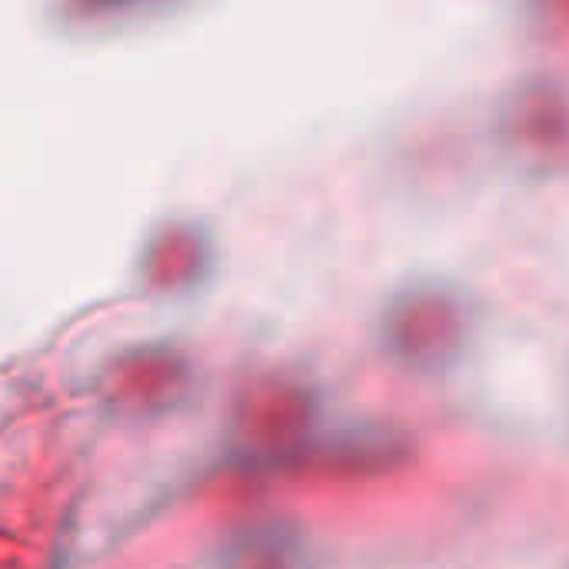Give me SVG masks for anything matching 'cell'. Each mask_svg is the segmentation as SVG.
<instances>
[{
  "instance_id": "obj_3",
  "label": "cell",
  "mask_w": 569,
  "mask_h": 569,
  "mask_svg": "<svg viewBox=\"0 0 569 569\" xmlns=\"http://www.w3.org/2000/svg\"><path fill=\"white\" fill-rule=\"evenodd\" d=\"M217 569H317V560L300 530L280 520H263L230 537Z\"/></svg>"
},
{
  "instance_id": "obj_4",
  "label": "cell",
  "mask_w": 569,
  "mask_h": 569,
  "mask_svg": "<svg viewBox=\"0 0 569 569\" xmlns=\"http://www.w3.org/2000/svg\"><path fill=\"white\" fill-rule=\"evenodd\" d=\"M563 403H567V417H569V360H567V370H563Z\"/></svg>"
},
{
  "instance_id": "obj_2",
  "label": "cell",
  "mask_w": 569,
  "mask_h": 569,
  "mask_svg": "<svg viewBox=\"0 0 569 569\" xmlns=\"http://www.w3.org/2000/svg\"><path fill=\"white\" fill-rule=\"evenodd\" d=\"M483 160L510 183L569 187V73L527 67L493 87L477 120Z\"/></svg>"
},
{
  "instance_id": "obj_1",
  "label": "cell",
  "mask_w": 569,
  "mask_h": 569,
  "mask_svg": "<svg viewBox=\"0 0 569 569\" xmlns=\"http://www.w3.org/2000/svg\"><path fill=\"white\" fill-rule=\"evenodd\" d=\"M370 330L393 370L413 380H447L480 350L487 303L450 270H410L380 293Z\"/></svg>"
},
{
  "instance_id": "obj_5",
  "label": "cell",
  "mask_w": 569,
  "mask_h": 569,
  "mask_svg": "<svg viewBox=\"0 0 569 569\" xmlns=\"http://www.w3.org/2000/svg\"><path fill=\"white\" fill-rule=\"evenodd\" d=\"M567 569H569V567H567Z\"/></svg>"
}]
</instances>
